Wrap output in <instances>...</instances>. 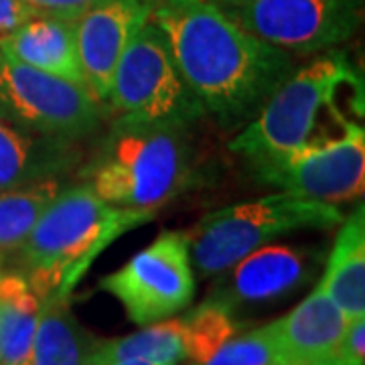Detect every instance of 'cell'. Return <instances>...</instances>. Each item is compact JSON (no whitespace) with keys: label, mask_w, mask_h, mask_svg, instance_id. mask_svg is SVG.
I'll use <instances>...</instances> for the list:
<instances>
[{"label":"cell","mask_w":365,"mask_h":365,"mask_svg":"<svg viewBox=\"0 0 365 365\" xmlns=\"http://www.w3.org/2000/svg\"><path fill=\"white\" fill-rule=\"evenodd\" d=\"M182 81L223 132L244 128L292 73L288 53L254 37L213 0H148Z\"/></svg>","instance_id":"cell-1"},{"label":"cell","mask_w":365,"mask_h":365,"mask_svg":"<svg viewBox=\"0 0 365 365\" xmlns=\"http://www.w3.org/2000/svg\"><path fill=\"white\" fill-rule=\"evenodd\" d=\"M353 96H364L361 71L345 51H325L307 66L292 69L260 112L235 132L230 150L256 167L329 143L351 122H359L347 120L339 108L341 98Z\"/></svg>","instance_id":"cell-2"},{"label":"cell","mask_w":365,"mask_h":365,"mask_svg":"<svg viewBox=\"0 0 365 365\" xmlns=\"http://www.w3.org/2000/svg\"><path fill=\"white\" fill-rule=\"evenodd\" d=\"M191 128L167 120L112 118L96 155L79 175L110 205L160 207L195 181Z\"/></svg>","instance_id":"cell-3"},{"label":"cell","mask_w":365,"mask_h":365,"mask_svg":"<svg viewBox=\"0 0 365 365\" xmlns=\"http://www.w3.org/2000/svg\"><path fill=\"white\" fill-rule=\"evenodd\" d=\"M155 215L157 209L110 205L88 182L66 185L21 246L25 278L41 299L69 297L110 244Z\"/></svg>","instance_id":"cell-4"},{"label":"cell","mask_w":365,"mask_h":365,"mask_svg":"<svg viewBox=\"0 0 365 365\" xmlns=\"http://www.w3.org/2000/svg\"><path fill=\"white\" fill-rule=\"evenodd\" d=\"M345 220L337 205L270 193L207 213L189 237L191 262L199 276L225 272L262 246L300 230H331Z\"/></svg>","instance_id":"cell-5"},{"label":"cell","mask_w":365,"mask_h":365,"mask_svg":"<svg viewBox=\"0 0 365 365\" xmlns=\"http://www.w3.org/2000/svg\"><path fill=\"white\" fill-rule=\"evenodd\" d=\"M104 112L112 118L167 120L189 126L205 116L182 81L163 33L150 21L134 35L122 55Z\"/></svg>","instance_id":"cell-6"},{"label":"cell","mask_w":365,"mask_h":365,"mask_svg":"<svg viewBox=\"0 0 365 365\" xmlns=\"http://www.w3.org/2000/svg\"><path fill=\"white\" fill-rule=\"evenodd\" d=\"M100 288L122 304L134 325L146 327L173 319L195 299V268L189 235L163 232L134 254Z\"/></svg>","instance_id":"cell-7"},{"label":"cell","mask_w":365,"mask_h":365,"mask_svg":"<svg viewBox=\"0 0 365 365\" xmlns=\"http://www.w3.org/2000/svg\"><path fill=\"white\" fill-rule=\"evenodd\" d=\"M254 37L284 53L337 49L361 25L364 0H227L215 2Z\"/></svg>","instance_id":"cell-8"},{"label":"cell","mask_w":365,"mask_h":365,"mask_svg":"<svg viewBox=\"0 0 365 365\" xmlns=\"http://www.w3.org/2000/svg\"><path fill=\"white\" fill-rule=\"evenodd\" d=\"M0 102L47 136L78 144L98 130L104 106L86 86L25 66L0 49Z\"/></svg>","instance_id":"cell-9"},{"label":"cell","mask_w":365,"mask_h":365,"mask_svg":"<svg viewBox=\"0 0 365 365\" xmlns=\"http://www.w3.org/2000/svg\"><path fill=\"white\" fill-rule=\"evenodd\" d=\"M262 182L290 195L337 205L361 199L365 185V128L351 122L329 143L252 167Z\"/></svg>","instance_id":"cell-10"},{"label":"cell","mask_w":365,"mask_h":365,"mask_svg":"<svg viewBox=\"0 0 365 365\" xmlns=\"http://www.w3.org/2000/svg\"><path fill=\"white\" fill-rule=\"evenodd\" d=\"M148 19V0H102L71 23L83 83L102 106L122 55Z\"/></svg>","instance_id":"cell-11"},{"label":"cell","mask_w":365,"mask_h":365,"mask_svg":"<svg viewBox=\"0 0 365 365\" xmlns=\"http://www.w3.org/2000/svg\"><path fill=\"white\" fill-rule=\"evenodd\" d=\"M314 272V252L290 244H268L244 256L217 274L220 280L207 299L230 307L234 313L248 304L282 299L300 288Z\"/></svg>","instance_id":"cell-12"},{"label":"cell","mask_w":365,"mask_h":365,"mask_svg":"<svg viewBox=\"0 0 365 365\" xmlns=\"http://www.w3.org/2000/svg\"><path fill=\"white\" fill-rule=\"evenodd\" d=\"M78 158V144L35 130L0 102V191L63 179Z\"/></svg>","instance_id":"cell-13"},{"label":"cell","mask_w":365,"mask_h":365,"mask_svg":"<svg viewBox=\"0 0 365 365\" xmlns=\"http://www.w3.org/2000/svg\"><path fill=\"white\" fill-rule=\"evenodd\" d=\"M347 323V314L317 287L292 311L268 325L284 365H333Z\"/></svg>","instance_id":"cell-14"},{"label":"cell","mask_w":365,"mask_h":365,"mask_svg":"<svg viewBox=\"0 0 365 365\" xmlns=\"http://www.w3.org/2000/svg\"><path fill=\"white\" fill-rule=\"evenodd\" d=\"M0 49L25 66L86 86L69 21L35 14L0 39Z\"/></svg>","instance_id":"cell-15"},{"label":"cell","mask_w":365,"mask_h":365,"mask_svg":"<svg viewBox=\"0 0 365 365\" xmlns=\"http://www.w3.org/2000/svg\"><path fill=\"white\" fill-rule=\"evenodd\" d=\"M341 230L329 252L319 287L347 319L365 317V205L339 223Z\"/></svg>","instance_id":"cell-16"},{"label":"cell","mask_w":365,"mask_h":365,"mask_svg":"<svg viewBox=\"0 0 365 365\" xmlns=\"http://www.w3.org/2000/svg\"><path fill=\"white\" fill-rule=\"evenodd\" d=\"M43 300L23 274H0V365H26Z\"/></svg>","instance_id":"cell-17"},{"label":"cell","mask_w":365,"mask_h":365,"mask_svg":"<svg viewBox=\"0 0 365 365\" xmlns=\"http://www.w3.org/2000/svg\"><path fill=\"white\" fill-rule=\"evenodd\" d=\"M41 300L39 327L26 365H86L93 339L71 313L69 297L49 294Z\"/></svg>","instance_id":"cell-18"},{"label":"cell","mask_w":365,"mask_h":365,"mask_svg":"<svg viewBox=\"0 0 365 365\" xmlns=\"http://www.w3.org/2000/svg\"><path fill=\"white\" fill-rule=\"evenodd\" d=\"M91 359L98 361H143L153 365H182L187 361L181 321L167 319L140 327L118 339L93 341Z\"/></svg>","instance_id":"cell-19"},{"label":"cell","mask_w":365,"mask_h":365,"mask_svg":"<svg viewBox=\"0 0 365 365\" xmlns=\"http://www.w3.org/2000/svg\"><path fill=\"white\" fill-rule=\"evenodd\" d=\"M63 187V179H45L0 191V254L21 250Z\"/></svg>","instance_id":"cell-20"},{"label":"cell","mask_w":365,"mask_h":365,"mask_svg":"<svg viewBox=\"0 0 365 365\" xmlns=\"http://www.w3.org/2000/svg\"><path fill=\"white\" fill-rule=\"evenodd\" d=\"M187 364H201L242 331L237 314L222 302L205 299L179 317Z\"/></svg>","instance_id":"cell-21"},{"label":"cell","mask_w":365,"mask_h":365,"mask_svg":"<svg viewBox=\"0 0 365 365\" xmlns=\"http://www.w3.org/2000/svg\"><path fill=\"white\" fill-rule=\"evenodd\" d=\"M187 365H284L270 325L237 333L209 359Z\"/></svg>","instance_id":"cell-22"},{"label":"cell","mask_w":365,"mask_h":365,"mask_svg":"<svg viewBox=\"0 0 365 365\" xmlns=\"http://www.w3.org/2000/svg\"><path fill=\"white\" fill-rule=\"evenodd\" d=\"M333 365H365V317L349 319Z\"/></svg>","instance_id":"cell-23"},{"label":"cell","mask_w":365,"mask_h":365,"mask_svg":"<svg viewBox=\"0 0 365 365\" xmlns=\"http://www.w3.org/2000/svg\"><path fill=\"white\" fill-rule=\"evenodd\" d=\"M23 2H26L37 14L73 23L102 0H23Z\"/></svg>","instance_id":"cell-24"},{"label":"cell","mask_w":365,"mask_h":365,"mask_svg":"<svg viewBox=\"0 0 365 365\" xmlns=\"http://www.w3.org/2000/svg\"><path fill=\"white\" fill-rule=\"evenodd\" d=\"M35 11L23 0H0V39L11 35L16 26L35 16Z\"/></svg>","instance_id":"cell-25"},{"label":"cell","mask_w":365,"mask_h":365,"mask_svg":"<svg viewBox=\"0 0 365 365\" xmlns=\"http://www.w3.org/2000/svg\"><path fill=\"white\" fill-rule=\"evenodd\" d=\"M86 365H153V364H143V361H98V359H91L88 355Z\"/></svg>","instance_id":"cell-26"},{"label":"cell","mask_w":365,"mask_h":365,"mask_svg":"<svg viewBox=\"0 0 365 365\" xmlns=\"http://www.w3.org/2000/svg\"><path fill=\"white\" fill-rule=\"evenodd\" d=\"M213 2H227V0H213Z\"/></svg>","instance_id":"cell-27"}]
</instances>
